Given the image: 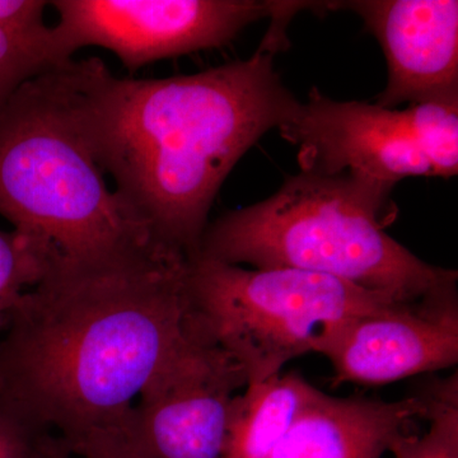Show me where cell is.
<instances>
[{
  "mask_svg": "<svg viewBox=\"0 0 458 458\" xmlns=\"http://www.w3.org/2000/svg\"><path fill=\"white\" fill-rule=\"evenodd\" d=\"M189 259L167 247L57 258L0 331V401L66 445L122 423L201 333Z\"/></svg>",
  "mask_w": 458,
  "mask_h": 458,
  "instance_id": "6da1fadb",
  "label": "cell"
},
{
  "mask_svg": "<svg viewBox=\"0 0 458 458\" xmlns=\"http://www.w3.org/2000/svg\"><path fill=\"white\" fill-rule=\"evenodd\" d=\"M285 27L271 22L254 55L197 74L117 78L75 62L78 122L114 192L157 242L191 259L237 162L298 98L274 66Z\"/></svg>",
  "mask_w": 458,
  "mask_h": 458,
  "instance_id": "7a4b0ae2",
  "label": "cell"
},
{
  "mask_svg": "<svg viewBox=\"0 0 458 458\" xmlns=\"http://www.w3.org/2000/svg\"><path fill=\"white\" fill-rule=\"evenodd\" d=\"M388 197L346 174L301 171L270 198L209 223L195 256L325 274L400 302L457 297L456 270L428 264L385 231Z\"/></svg>",
  "mask_w": 458,
  "mask_h": 458,
  "instance_id": "3957f363",
  "label": "cell"
},
{
  "mask_svg": "<svg viewBox=\"0 0 458 458\" xmlns=\"http://www.w3.org/2000/svg\"><path fill=\"white\" fill-rule=\"evenodd\" d=\"M75 92L72 60L30 80L0 110V216L60 259L158 243L108 188L78 122Z\"/></svg>",
  "mask_w": 458,
  "mask_h": 458,
  "instance_id": "277c9868",
  "label": "cell"
},
{
  "mask_svg": "<svg viewBox=\"0 0 458 458\" xmlns=\"http://www.w3.org/2000/svg\"><path fill=\"white\" fill-rule=\"evenodd\" d=\"M188 284L199 328L242 369L247 386L264 384L289 360L313 352L337 322L406 303L325 274L246 269L199 256L189 259Z\"/></svg>",
  "mask_w": 458,
  "mask_h": 458,
  "instance_id": "5b68a950",
  "label": "cell"
},
{
  "mask_svg": "<svg viewBox=\"0 0 458 458\" xmlns=\"http://www.w3.org/2000/svg\"><path fill=\"white\" fill-rule=\"evenodd\" d=\"M57 47L68 59L82 47L113 51L131 72L194 51L223 47L270 17L280 2L259 0H55Z\"/></svg>",
  "mask_w": 458,
  "mask_h": 458,
  "instance_id": "8992f818",
  "label": "cell"
},
{
  "mask_svg": "<svg viewBox=\"0 0 458 458\" xmlns=\"http://www.w3.org/2000/svg\"><path fill=\"white\" fill-rule=\"evenodd\" d=\"M245 372L200 336L146 386L114 433L138 458H225Z\"/></svg>",
  "mask_w": 458,
  "mask_h": 458,
  "instance_id": "52a82bcc",
  "label": "cell"
},
{
  "mask_svg": "<svg viewBox=\"0 0 458 458\" xmlns=\"http://www.w3.org/2000/svg\"><path fill=\"white\" fill-rule=\"evenodd\" d=\"M278 131L297 148L302 172L346 174L390 194L406 177H433L403 110L335 101L315 87L306 101L298 99Z\"/></svg>",
  "mask_w": 458,
  "mask_h": 458,
  "instance_id": "ba28073f",
  "label": "cell"
},
{
  "mask_svg": "<svg viewBox=\"0 0 458 458\" xmlns=\"http://www.w3.org/2000/svg\"><path fill=\"white\" fill-rule=\"evenodd\" d=\"M313 352L334 369V386L393 384L458 363V300L419 301L344 319L316 340Z\"/></svg>",
  "mask_w": 458,
  "mask_h": 458,
  "instance_id": "9c48e42d",
  "label": "cell"
},
{
  "mask_svg": "<svg viewBox=\"0 0 458 458\" xmlns=\"http://www.w3.org/2000/svg\"><path fill=\"white\" fill-rule=\"evenodd\" d=\"M321 8L354 12L381 45L388 81L377 98L379 106L457 98L456 0H355Z\"/></svg>",
  "mask_w": 458,
  "mask_h": 458,
  "instance_id": "30bf717a",
  "label": "cell"
},
{
  "mask_svg": "<svg viewBox=\"0 0 458 458\" xmlns=\"http://www.w3.org/2000/svg\"><path fill=\"white\" fill-rule=\"evenodd\" d=\"M426 412L420 391L382 401L330 396L315 388L271 458H384L394 439Z\"/></svg>",
  "mask_w": 458,
  "mask_h": 458,
  "instance_id": "8fae6325",
  "label": "cell"
},
{
  "mask_svg": "<svg viewBox=\"0 0 458 458\" xmlns=\"http://www.w3.org/2000/svg\"><path fill=\"white\" fill-rule=\"evenodd\" d=\"M315 388L298 372L246 386L232 405L225 458H271Z\"/></svg>",
  "mask_w": 458,
  "mask_h": 458,
  "instance_id": "7c38bea8",
  "label": "cell"
},
{
  "mask_svg": "<svg viewBox=\"0 0 458 458\" xmlns=\"http://www.w3.org/2000/svg\"><path fill=\"white\" fill-rule=\"evenodd\" d=\"M426 400L420 436L403 432L390 447L394 458H458V375L436 378L421 387Z\"/></svg>",
  "mask_w": 458,
  "mask_h": 458,
  "instance_id": "4fadbf2b",
  "label": "cell"
},
{
  "mask_svg": "<svg viewBox=\"0 0 458 458\" xmlns=\"http://www.w3.org/2000/svg\"><path fill=\"white\" fill-rule=\"evenodd\" d=\"M403 111L412 140L432 168L433 177L456 176L458 96L411 104Z\"/></svg>",
  "mask_w": 458,
  "mask_h": 458,
  "instance_id": "5bb4252c",
  "label": "cell"
},
{
  "mask_svg": "<svg viewBox=\"0 0 458 458\" xmlns=\"http://www.w3.org/2000/svg\"><path fill=\"white\" fill-rule=\"evenodd\" d=\"M57 256L16 229H0V331L29 289L41 282Z\"/></svg>",
  "mask_w": 458,
  "mask_h": 458,
  "instance_id": "9a60e30c",
  "label": "cell"
},
{
  "mask_svg": "<svg viewBox=\"0 0 458 458\" xmlns=\"http://www.w3.org/2000/svg\"><path fill=\"white\" fill-rule=\"evenodd\" d=\"M69 62L56 45L23 41L0 31V110L21 86Z\"/></svg>",
  "mask_w": 458,
  "mask_h": 458,
  "instance_id": "2e32d148",
  "label": "cell"
},
{
  "mask_svg": "<svg viewBox=\"0 0 458 458\" xmlns=\"http://www.w3.org/2000/svg\"><path fill=\"white\" fill-rule=\"evenodd\" d=\"M47 5L49 2L42 0H0V31L20 40L57 47L54 27L45 25Z\"/></svg>",
  "mask_w": 458,
  "mask_h": 458,
  "instance_id": "e0dca14e",
  "label": "cell"
},
{
  "mask_svg": "<svg viewBox=\"0 0 458 458\" xmlns=\"http://www.w3.org/2000/svg\"><path fill=\"white\" fill-rule=\"evenodd\" d=\"M44 433L0 401V458H35Z\"/></svg>",
  "mask_w": 458,
  "mask_h": 458,
  "instance_id": "ac0fdd59",
  "label": "cell"
},
{
  "mask_svg": "<svg viewBox=\"0 0 458 458\" xmlns=\"http://www.w3.org/2000/svg\"><path fill=\"white\" fill-rule=\"evenodd\" d=\"M68 447L78 458H138L110 432L90 434Z\"/></svg>",
  "mask_w": 458,
  "mask_h": 458,
  "instance_id": "d6986e66",
  "label": "cell"
},
{
  "mask_svg": "<svg viewBox=\"0 0 458 458\" xmlns=\"http://www.w3.org/2000/svg\"><path fill=\"white\" fill-rule=\"evenodd\" d=\"M68 445L62 437L56 434L45 432L38 443L35 458H73Z\"/></svg>",
  "mask_w": 458,
  "mask_h": 458,
  "instance_id": "ffe728a7",
  "label": "cell"
}]
</instances>
